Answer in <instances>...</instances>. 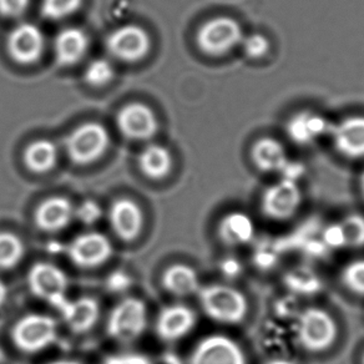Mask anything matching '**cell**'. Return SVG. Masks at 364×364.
<instances>
[{
	"label": "cell",
	"instance_id": "1",
	"mask_svg": "<svg viewBox=\"0 0 364 364\" xmlns=\"http://www.w3.org/2000/svg\"><path fill=\"white\" fill-rule=\"evenodd\" d=\"M198 302L208 318L221 324L242 323L250 304L246 294L230 284H211L198 291Z\"/></svg>",
	"mask_w": 364,
	"mask_h": 364
},
{
	"label": "cell",
	"instance_id": "2",
	"mask_svg": "<svg viewBox=\"0 0 364 364\" xmlns=\"http://www.w3.org/2000/svg\"><path fill=\"white\" fill-rule=\"evenodd\" d=\"M339 327L327 309L307 307L297 317L296 338L299 347L309 353L327 352L337 343Z\"/></svg>",
	"mask_w": 364,
	"mask_h": 364
},
{
	"label": "cell",
	"instance_id": "3",
	"mask_svg": "<svg viewBox=\"0 0 364 364\" xmlns=\"http://www.w3.org/2000/svg\"><path fill=\"white\" fill-rule=\"evenodd\" d=\"M149 324L147 306L137 297H127L117 302L109 314L107 332L119 343L130 344L141 338Z\"/></svg>",
	"mask_w": 364,
	"mask_h": 364
},
{
	"label": "cell",
	"instance_id": "4",
	"mask_svg": "<svg viewBox=\"0 0 364 364\" xmlns=\"http://www.w3.org/2000/svg\"><path fill=\"white\" fill-rule=\"evenodd\" d=\"M11 337L23 353H39L49 348L58 338V322L48 314H26L13 326Z\"/></svg>",
	"mask_w": 364,
	"mask_h": 364
},
{
	"label": "cell",
	"instance_id": "5",
	"mask_svg": "<svg viewBox=\"0 0 364 364\" xmlns=\"http://www.w3.org/2000/svg\"><path fill=\"white\" fill-rule=\"evenodd\" d=\"M245 33L242 26L231 16H215L200 26L196 41L200 50L206 55L218 58L241 46Z\"/></svg>",
	"mask_w": 364,
	"mask_h": 364
},
{
	"label": "cell",
	"instance_id": "6",
	"mask_svg": "<svg viewBox=\"0 0 364 364\" xmlns=\"http://www.w3.org/2000/svg\"><path fill=\"white\" fill-rule=\"evenodd\" d=\"M304 201L302 190L294 178L284 177L266 188L261 195L259 208L264 218L277 223L294 218Z\"/></svg>",
	"mask_w": 364,
	"mask_h": 364
},
{
	"label": "cell",
	"instance_id": "7",
	"mask_svg": "<svg viewBox=\"0 0 364 364\" xmlns=\"http://www.w3.org/2000/svg\"><path fill=\"white\" fill-rule=\"evenodd\" d=\"M28 287L36 299L59 309L68 301L69 279L66 273L50 262H36L28 272Z\"/></svg>",
	"mask_w": 364,
	"mask_h": 364
},
{
	"label": "cell",
	"instance_id": "8",
	"mask_svg": "<svg viewBox=\"0 0 364 364\" xmlns=\"http://www.w3.org/2000/svg\"><path fill=\"white\" fill-rule=\"evenodd\" d=\"M110 135L97 122H86L76 127L66 139L65 146L71 161L76 165H90L107 151Z\"/></svg>",
	"mask_w": 364,
	"mask_h": 364
},
{
	"label": "cell",
	"instance_id": "9",
	"mask_svg": "<svg viewBox=\"0 0 364 364\" xmlns=\"http://www.w3.org/2000/svg\"><path fill=\"white\" fill-rule=\"evenodd\" d=\"M188 364H247L242 347L225 334H211L198 341Z\"/></svg>",
	"mask_w": 364,
	"mask_h": 364
},
{
	"label": "cell",
	"instance_id": "10",
	"mask_svg": "<svg viewBox=\"0 0 364 364\" xmlns=\"http://www.w3.org/2000/svg\"><path fill=\"white\" fill-rule=\"evenodd\" d=\"M112 243L104 233L90 231L77 235L68 247V256L76 267L91 269L110 261Z\"/></svg>",
	"mask_w": 364,
	"mask_h": 364
},
{
	"label": "cell",
	"instance_id": "11",
	"mask_svg": "<svg viewBox=\"0 0 364 364\" xmlns=\"http://www.w3.org/2000/svg\"><path fill=\"white\" fill-rule=\"evenodd\" d=\"M150 36L141 26H122L107 38V49L115 59L135 63L145 58L150 51Z\"/></svg>",
	"mask_w": 364,
	"mask_h": 364
},
{
	"label": "cell",
	"instance_id": "12",
	"mask_svg": "<svg viewBox=\"0 0 364 364\" xmlns=\"http://www.w3.org/2000/svg\"><path fill=\"white\" fill-rule=\"evenodd\" d=\"M198 323V314L186 304L166 306L157 314L155 332L165 343H173L191 333Z\"/></svg>",
	"mask_w": 364,
	"mask_h": 364
},
{
	"label": "cell",
	"instance_id": "13",
	"mask_svg": "<svg viewBox=\"0 0 364 364\" xmlns=\"http://www.w3.org/2000/svg\"><path fill=\"white\" fill-rule=\"evenodd\" d=\"M6 44L11 59L29 65L41 59L46 48V38L36 24L21 23L11 31Z\"/></svg>",
	"mask_w": 364,
	"mask_h": 364
},
{
	"label": "cell",
	"instance_id": "14",
	"mask_svg": "<svg viewBox=\"0 0 364 364\" xmlns=\"http://www.w3.org/2000/svg\"><path fill=\"white\" fill-rule=\"evenodd\" d=\"M112 232L122 242H134L141 235L145 216L141 208L132 198H117L109 210Z\"/></svg>",
	"mask_w": 364,
	"mask_h": 364
},
{
	"label": "cell",
	"instance_id": "15",
	"mask_svg": "<svg viewBox=\"0 0 364 364\" xmlns=\"http://www.w3.org/2000/svg\"><path fill=\"white\" fill-rule=\"evenodd\" d=\"M334 149L350 160L364 159V115H352L331 127Z\"/></svg>",
	"mask_w": 364,
	"mask_h": 364
},
{
	"label": "cell",
	"instance_id": "16",
	"mask_svg": "<svg viewBox=\"0 0 364 364\" xmlns=\"http://www.w3.org/2000/svg\"><path fill=\"white\" fill-rule=\"evenodd\" d=\"M117 122L122 135L132 140H147L155 135L159 127L155 112L139 102L122 107L117 114Z\"/></svg>",
	"mask_w": 364,
	"mask_h": 364
},
{
	"label": "cell",
	"instance_id": "17",
	"mask_svg": "<svg viewBox=\"0 0 364 364\" xmlns=\"http://www.w3.org/2000/svg\"><path fill=\"white\" fill-rule=\"evenodd\" d=\"M75 218V208L69 198L53 196L41 201L34 213V223L41 232L64 231Z\"/></svg>",
	"mask_w": 364,
	"mask_h": 364
},
{
	"label": "cell",
	"instance_id": "18",
	"mask_svg": "<svg viewBox=\"0 0 364 364\" xmlns=\"http://www.w3.org/2000/svg\"><path fill=\"white\" fill-rule=\"evenodd\" d=\"M59 314L73 333H87L100 318V304L94 297L87 296L68 299L59 309Z\"/></svg>",
	"mask_w": 364,
	"mask_h": 364
},
{
	"label": "cell",
	"instance_id": "19",
	"mask_svg": "<svg viewBox=\"0 0 364 364\" xmlns=\"http://www.w3.org/2000/svg\"><path fill=\"white\" fill-rule=\"evenodd\" d=\"M331 124L328 120L318 112H297L289 119L286 127V132L289 139L301 146H309L319 139L329 135Z\"/></svg>",
	"mask_w": 364,
	"mask_h": 364
},
{
	"label": "cell",
	"instance_id": "20",
	"mask_svg": "<svg viewBox=\"0 0 364 364\" xmlns=\"http://www.w3.org/2000/svg\"><path fill=\"white\" fill-rule=\"evenodd\" d=\"M256 226L252 218L242 211H231L218 221V237L228 247H240L252 241Z\"/></svg>",
	"mask_w": 364,
	"mask_h": 364
},
{
	"label": "cell",
	"instance_id": "21",
	"mask_svg": "<svg viewBox=\"0 0 364 364\" xmlns=\"http://www.w3.org/2000/svg\"><path fill=\"white\" fill-rule=\"evenodd\" d=\"M251 161L264 173L284 171L289 165V154L284 144L269 136L255 141L251 147Z\"/></svg>",
	"mask_w": 364,
	"mask_h": 364
},
{
	"label": "cell",
	"instance_id": "22",
	"mask_svg": "<svg viewBox=\"0 0 364 364\" xmlns=\"http://www.w3.org/2000/svg\"><path fill=\"white\" fill-rule=\"evenodd\" d=\"M324 240L329 247L363 248L364 216L360 213H350L339 223L331 225L326 232Z\"/></svg>",
	"mask_w": 364,
	"mask_h": 364
},
{
	"label": "cell",
	"instance_id": "23",
	"mask_svg": "<svg viewBox=\"0 0 364 364\" xmlns=\"http://www.w3.org/2000/svg\"><path fill=\"white\" fill-rule=\"evenodd\" d=\"M90 41L79 28H66L55 36L54 55L59 65L71 66L79 63L89 50Z\"/></svg>",
	"mask_w": 364,
	"mask_h": 364
},
{
	"label": "cell",
	"instance_id": "24",
	"mask_svg": "<svg viewBox=\"0 0 364 364\" xmlns=\"http://www.w3.org/2000/svg\"><path fill=\"white\" fill-rule=\"evenodd\" d=\"M161 284L167 294L178 299L198 294L201 289L198 271L183 263H176L167 267L162 272Z\"/></svg>",
	"mask_w": 364,
	"mask_h": 364
},
{
	"label": "cell",
	"instance_id": "25",
	"mask_svg": "<svg viewBox=\"0 0 364 364\" xmlns=\"http://www.w3.org/2000/svg\"><path fill=\"white\" fill-rule=\"evenodd\" d=\"M139 167L145 176L151 180H161L172 168V156L166 147L151 144L139 155Z\"/></svg>",
	"mask_w": 364,
	"mask_h": 364
},
{
	"label": "cell",
	"instance_id": "26",
	"mask_svg": "<svg viewBox=\"0 0 364 364\" xmlns=\"http://www.w3.org/2000/svg\"><path fill=\"white\" fill-rule=\"evenodd\" d=\"M58 147L49 140H36L24 151V164L34 173H46L51 171L58 162Z\"/></svg>",
	"mask_w": 364,
	"mask_h": 364
},
{
	"label": "cell",
	"instance_id": "27",
	"mask_svg": "<svg viewBox=\"0 0 364 364\" xmlns=\"http://www.w3.org/2000/svg\"><path fill=\"white\" fill-rule=\"evenodd\" d=\"M26 245L16 233L0 231V272L11 271L24 259Z\"/></svg>",
	"mask_w": 364,
	"mask_h": 364
},
{
	"label": "cell",
	"instance_id": "28",
	"mask_svg": "<svg viewBox=\"0 0 364 364\" xmlns=\"http://www.w3.org/2000/svg\"><path fill=\"white\" fill-rule=\"evenodd\" d=\"M341 282L350 294L364 297V258L354 259L344 266Z\"/></svg>",
	"mask_w": 364,
	"mask_h": 364
},
{
	"label": "cell",
	"instance_id": "29",
	"mask_svg": "<svg viewBox=\"0 0 364 364\" xmlns=\"http://www.w3.org/2000/svg\"><path fill=\"white\" fill-rule=\"evenodd\" d=\"M115 74L114 66L107 59H95L90 61L84 70V80L87 85L102 87L112 80Z\"/></svg>",
	"mask_w": 364,
	"mask_h": 364
},
{
	"label": "cell",
	"instance_id": "30",
	"mask_svg": "<svg viewBox=\"0 0 364 364\" xmlns=\"http://www.w3.org/2000/svg\"><path fill=\"white\" fill-rule=\"evenodd\" d=\"M82 0H43L41 13L46 19L61 21L79 11Z\"/></svg>",
	"mask_w": 364,
	"mask_h": 364
},
{
	"label": "cell",
	"instance_id": "31",
	"mask_svg": "<svg viewBox=\"0 0 364 364\" xmlns=\"http://www.w3.org/2000/svg\"><path fill=\"white\" fill-rule=\"evenodd\" d=\"M240 46L242 48L245 55L251 60H259L271 50V43L267 36L261 33H252L250 36H243Z\"/></svg>",
	"mask_w": 364,
	"mask_h": 364
},
{
	"label": "cell",
	"instance_id": "32",
	"mask_svg": "<svg viewBox=\"0 0 364 364\" xmlns=\"http://www.w3.org/2000/svg\"><path fill=\"white\" fill-rule=\"evenodd\" d=\"M102 216L100 206L94 201H85L81 203L79 208H75V218H79L81 223L85 225H92L97 223Z\"/></svg>",
	"mask_w": 364,
	"mask_h": 364
},
{
	"label": "cell",
	"instance_id": "33",
	"mask_svg": "<svg viewBox=\"0 0 364 364\" xmlns=\"http://www.w3.org/2000/svg\"><path fill=\"white\" fill-rule=\"evenodd\" d=\"M31 0H0V16L18 18L26 13Z\"/></svg>",
	"mask_w": 364,
	"mask_h": 364
},
{
	"label": "cell",
	"instance_id": "34",
	"mask_svg": "<svg viewBox=\"0 0 364 364\" xmlns=\"http://www.w3.org/2000/svg\"><path fill=\"white\" fill-rule=\"evenodd\" d=\"M104 364H152V362L145 354L120 353L107 357Z\"/></svg>",
	"mask_w": 364,
	"mask_h": 364
},
{
	"label": "cell",
	"instance_id": "35",
	"mask_svg": "<svg viewBox=\"0 0 364 364\" xmlns=\"http://www.w3.org/2000/svg\"><path fill=\"white\" fill-rule=\"evenodd\" d=\"M127 274L122 273H115L110 277V284H109V289H115V291H122V289H127Z\"/></svg>",
	"mask_w": 364,
	"mask_h": 364
},
{
	"label": "cell",
	"instance_id": "36",
	"mask_svg": "<svg viewBox=\"0 0 364 364\" xmlns=\"http://www.w3.org/2000/svg\"><path fill=\"white\" fill-rule=\"evenodd\" d=\"M8 297H9V289L6 282L0 279V307L6 304Z\"/></svg>",
	"mask_w": 364,
	"mask_h": 364
},
{
	"label": "cell",
	"instance_id": "37",
	"mask_svg": "<svg viewBox=\"0 0 364 364\" xmlns=\"http://www.w3.org/2000/svg\"><path fill=\"white\" fill-rule=\"evenodd\" d=\"M48 364H82L80 362H76V360H71V359H60V360H54Z\"/></svg>",
	"mask_w": 364,
	"mask_h": 364
},
{
	"label": "cell",
	"instance_id": "38",
	"mask_svg": "<svg viewBox=\"0 0 364 364\" xmlns=\"http://www.w3.org/2000/svg\"><path fill=\"white\" fill-rule=\"evenodd\" d=\"M359 191H360V195H362L364 200V170L362 175H360V178H359Z\"/></svg>",
	"mask_w": 364,
	"mask_h": 364
},
{
	"label": "cell",
	"instance_id": "39",
	"mask_svg": "<svg viewBox=\"0 0 364 364\" xmlns=\"http://www.w3.org/2000/svg\"><path fill=\"white\" fill-rule=\"evenodd\" d=\"M267 364H294L292 362H289L286 359H273L271 362H268Z\"/></svg>",
	"mask_w": 364,
	"mask_h": 364
},
{
	"label": "cell",
	"instance_id": "40",
	"mask_svg": "<svg viewBox=\"0 0 364 364\" xmlns=\"http://www.w3.org/2000/svg\"><path fill=\"white\" fill-rule=\"evenodd\" d=\"M360 364H364V352L362 354V358H360Z\"/></svg>",
	"mask_w": 364,
	"mask_h": 364
}]
</instances>
